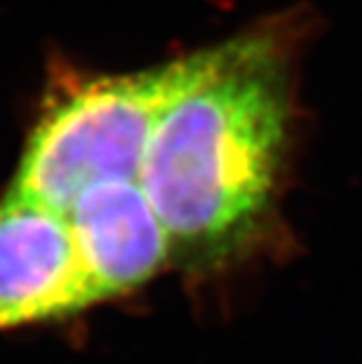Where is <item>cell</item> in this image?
Wrapping results in <instances>:
<instances>
[{"mask_svg":"<svg viewBox=\"0 0 362 364\" xmlns=\"http://www.w3.org/2000/svg\"><path fill=\"white\" fill-rule=\"evenodd\" d=\"M289 129V52L247 31L188 54L153 127L139 183L179 259L243 250L271 207Z\"/></svg>","mask_w":362,"mask_h":364,"instance_id":"6da1fadb","label":"cell"},{"mask_svg":"<svg viewBox=\"0 0 362 364\" xmlns=\"http://www.w3.org/2000/svg\"><path fill=\"white\" fill-rule=\"evenodd\" d=\"M188 57L61 90L38 115L7 191L66 214L92 186L142 176L158 115Z\"/></svg>","mask_w":362,"mask_h":364,"instance_id":"7a4b0ae2","label":"cell"},{"mask_svg":"<svg viewBox=\"0 0 362 364\" xmlns=\"http://www.w3.org/2000/svg\"><path fill=\"white\" fill-rule=\"evenodd\" d=\"M90 306L66 214L7 191L0 198V331Z\"/></svg>","mask_w":362,"mask_h":364,"instance_id":"3957f363","label":"cell"},{"mask_svg":"<svg viewBox=\"0 0 362 364\" xmlns=\"http://www.w3.org/2000/svg\"><path fill=\"white\" fill-rule=\"evenodd\" d=\"M66 219L92 306L146 284L174 259L167 228L137 179L92 186Z\"/></svg>","mask_w":362,"mask_h":364,"instance_id":"277c9868","label":"cell"}]
</instances>
